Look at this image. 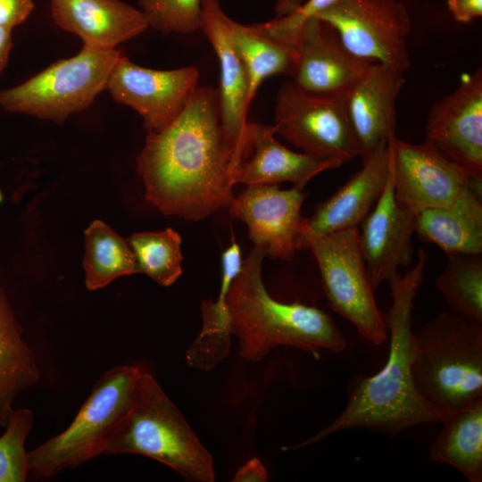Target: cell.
I'll use <instances>...</instances> for the list:
<instances>
[{
    "instance_id": "15",
    "label": "cell",
    "mask_w": 482,
    "mask_h": 482,
    "mask_svg": "<svg viewBox=\"0 0 482 482\" xmlns=\"http://www.w3.org/2000/svg\"><path fill=\"white\" fill-rule=\"evenodd\" d=\"M427 141L474 178L482 179V70L431 108Z\"/></svg>"
},
{
    "instance_id": "8",
    "label": "cell",
    "mask_w": 482,
    "mask_h": 482,
    "mask_svg": "<svg viewBox=\"0 0 482 482\" xmlns=\"http://www.w3.org/2000/svg\"><path fill=\"white\" fill-rule=\"evenodd\" d=\"M303 248L310 249L317 261L329 306L372 344L386 342L387 318L377 305L357 227L308 237Z\"/></svg>"
},
{
    "instance_id": "29",
    "label": "cell",
    "mask_w": 482,
    "mask_h": 482,
    "mask_svg": "<svg viewBox=\"0 0 482 482\" xmlns=\"http://www.w3.org/2000/svg\"><path fill=\"white\" fill-rule=\"evenodd\" d=\"M128 243L134 253L138 273L157 284L171 286L182 273L181 237L172 229L131 235Z\"/></svg>"
},
{
    "instance_id": "10",
    "label": "cell",
    "mask_w": 482,
    "mask_h": 482,
    "mask_svg": "<svg viewBox=\"0 0 482 482\" xmlns=\"http://www.w3.org/2000/svg\"><path fill=\"white\" fill-rule=\"evenodd\" d=\"M316 17L329 23L354 55L403 73L410 65L411 19L397 0H338Z\"/></svg>"
},
{
    "instance_id": "32",
    "label": "cell",
    "mask_w": 482,
    "mask_h": 482,
    "mask_svg": "<svg viewBox=\"0 0 482 482\" xmlns=\"http://www.w3.org/2000/svg\"><path fill=\"white\" fill-rule=\"evenodd\" d=\"M338 0H308L304 4H298L281 16L272 20L273 26L281 33L290 35L306 19L314 17L328 9Z\"/></svg>"
},
{
    "instance_id": "5",
    "label": "cell",
    "mask_w": 482,
    "mask_h": 482,
    "mask_svg": "<svg viewBox=\"0 0 482 482\" xmlns=\"http://www.w3.org/2000/svg\"><path fill=\"white\" fill-rule=\"evenodd\" d=\"M136 453L160 461L194 482H213L211 453L167 396L143 369L130 405L108 437L104 454Z\"/></svg>"
},
{
    "instance_id": "19",
    "label": "cell",
    "mask_w": 482,
    "mask_h": 482,
    "mask_svg": "<svg viewBox=\"0 0 482 482\" xmlns=\"http://www.w3.org/2000/svg\"><path fill=\"white\" fill-rule=\"evenodd\" d=\"M405 79L403 73L372 63L346 94L348 114L362 149V159L395 137V103Z\"/></svg>"
},
{
    "instance_id": "20",
    "label": "cell",
    "mask_w": 482,
    "mask_h": 482,
    "mask_svg": "<svg viewBox=\"0 0 482 482\" xmlns=\"http://www.w3.org/2000/svg\"><path fill=\"white\" fill-rule=\"evenodd\" d=\"M51 12L54 23L83 45L103 49L116 48L149 27L142 11L120 0H52Z\"/></svg>"
},
{
    "instance_id": "17",
    "label": "cell",
    "mask_w": 482,
    "mask_h": 482,
    "mask_svg": "<svg viewBox=\"0 0 482 482\" xmlns=\"http://www.w3.org/2000/svg\"><path fill=\"white\" fill-rule=\"evenodd\" d=\"M391 163V161H390ZM415 216L395 196L392 172L375 206L362 221L359 244L374 291L412 259Z\"/></svg>"
},
{
    "instance_id": "9",
    "label": "cell",
    "mask_w": 482,
    "mask_h": 482,
    "mask_svg": "<svg viewBox=\"0 0 482 482\" xmlns=\"http://www.w3.org/2000/svg\"><path fill=\"white\" fill-rule=\"evenodd\" d=\"M273 126L276 134L312 157L344 164L362 155L346 95L311 93L287 82L277 94Z\"/></svg>"
},
{
    "instance_id": "35",
    "label": "cell",
    "mask_w": 482,
    "mask_h": 482,
    "mask_svg": "<svg viewBox=\"0 0 482 482\" xmlns=\"http://www.w3.org/2000/svg\"><path fill=\"white\" fill-rule=\"evenodd\" d=\"M268 472L258 458H252L241 466L233 477L234 482H266Z\"/></svg>"
},
{
    "instance_id": "13",
    "label": "cell",
    "mask_w": 482,
    "mask_h": 482,
    "mask_svg": "<svg viewBox=\"0 0 482 482\" xmlns=\"http://www.w3.org/2000/svg\"><path fill=\"white\" fill-rule=\"evenodd\" d=\"M291 44L295 54L292 81L311 93L346 95L377 62L352 54L335 29L316 16L298 26Z\"/></svg>"
},
{
    "instance_id": "1",
    "label": "cell",
    "mask_w": 482,
    "mask_h": 482,
    "mask_svg": "<svg viewBox=\"0 0 482 482\" xmlns=\"http://www.w3.org/2000/svg\"><path fill=\"white\" fill-rule=\"evenodd\" d=\"M137 170L145 198L165 215L200 220L229 207L235 171L218 91L197 87L169 126L149 132Z\"/></svg>"
},
{
    "instance_id": "23",
    "label": "cell",
    "mask_w": 482,
    "mask_h": 482,
    "mask_svg": "<svg viewBox=\"0 0 482 482\" xmlns=\"http://www.w3.org/2000/svg\"><path fill=\"white\" fill-rule=\"evenodd\" d=\"M239 245L233 239L221 254V281L215 301L205 300L201 304L203 325L196 338L189 345L187 364L209 371L228 357L231 345L229 315L226 297L230 286L242 269Z\"/></svg>"
},
{
    "instance_id": "22",
    "label": "cell",
    "mask_w": 482,
    "mask_h": 482,
    "mask_svg": "<svg viewBox=\"0 0 482 482\" xmlns=\"http://www.w3.org/2000/svg\"><path fill=\"white\" fill-rule=\"evenodd\" d=\"M414 216L418 237L436 245L447 256L482 253L481 194L472 187L461 189L448 204Z\"/></svg>"
},
{
    "instance_id": "2",
    "label": "cell",
    "mask_w": 482,
    "mask_h": 482,
    "mask_svg": "<svg viewBox=\"0 0 482 482\" xmlns=\"http://www.w3.org/2000/svg\"><path fill=\"white\" fill-rule=\"evenodd\" d=\"M427 262V253L420 249L413 268L403 275L397 272L388 280L392 295L386 314L390 342L383 368L360 381L343 411L328 426L284 450L301 449L347 429L365 428L395 435L420 424L443 422L450 415L419 394L411 375V312Z\"/></svg>"
},
{
    "instance_id": "12",
    "label": "cell",
    "mask_w": 482,
    "mask_h": 482,
    "mask_svg": "<svg viewBox=\"0 0 482 482\" xmlns=\"http://www.w3.org/2000/svg\"><path fill=\"white\" fill-rule=\"evenodd\" d=\"M198 80L195 67L152 70L137 65L122 54L110 74L106 89L116 102L142 116L149 133L165 129L179 116Z\"/></svg>"
},
{
    "instance_id": "24",
    "label": "cell",
    "mask_w": 482,
    "mask_h": 482,
    "mask_svg": "<svg viewBox=\"0 0 482 482\" xmlns=\"http://www.w3.org/2000/svg\"><path fill=\"white\" fill-rule=\"evenodd\" d=\"M5 293L0 285V427L5 428L13 411L15 397L39 379L31 349L21 338Z\"/></svg>"
},
{
    "instance_id": "21",
    "label": "cell",
    "mask_w": 482,
    "mask_h": 482,
    "mask_svg": "<svg viewBox=\"0 0 482 482\" xmlns=\"http://www.w3.org/2000/svg\"><path fill=\"white\" fill-rule=\"evenodd\" d=\"M247 134L253 157L241 165L235 176V184L251 186L290 181L303 189L317 174L342 165L287 148L275 138L273 125L247 122Z\"/></svg>"
},
{
    "instance_id": "16",
    "label": "cell",
    "mask_w": 482,
    "mask_h": 482,
    "mask_svg": "<svg viewBox=\"0 0 482 482\" xmlns=\"http://www.w3.org/2000/svg\"><path fill=\"white\" fill-rule=\"evenodd\" d=\"M305 196L296 186L280 189L277 184L251 185L234 197L229 209L246 224L250 239L266 256L290 261L297 250Z\"/></svg>"
},
{
    "instance_id": "25",
    "label": "cell",
    "mask_w": 482,
    "mask_h": 482,
    "mask_svg": "<svg viewBox=\"0 0 482 482\" xmlns=\"http://www.w3.org/2000/svg\"><path fill=\"white\" fill-rule=\"evenodd\" d=\"M430 448L438 463L458 470L470 482L482 481V399L450 414Z\"/></svg>"
},
{
    "instance_id": "36",
    "label": "cell",
    "mask_w": 482,
    "mask_h": 482,
    "mask_svg": "<svg viewBox=\"0 0 482 482\" xmlns=\"http://www.w3.org/2000/svg\"><path fill=\"white\" fill-rule=\"evenodd\" d=\"M12 46V29L0 27V74L7 64Z\"/></svg>"
},
{
    "instance_id": "27",
    "label": "cell",
    "mask_w": 482,
    "mask_h": 482,
    "mask_svg": "<svg viewBox=\"0 0 482 482\" xmlns=\"http://www.w3.org/2000/svg\"><path fill=\"white\" fill-rule=\"evenodd\" d=\"M83 267L86 287L91 291L121 276L138 273L128 240L99 220H94L85 230Z\"/></svg>"
},
{
    "instance_id": "14",
    "label": "cell",
    "mask_w": 482,
    "mask_h": 482,
    "mask_svg": "<svg viewBox=\"0 0 482 482\" xmlns=\"http://www.w3.org/2000/svg\"><path fill=\"white\" fill-rule=\"evenodd\" d=\"M202 29L220 62L219 108L225 142L231 154L235 176L252 155L246 114L249 79L245 66L233 46L227 27L228 16L219 0H202ZM235 181V178H234Z\"/></svg>"
},
{
    "instance_id": "30",
    "label": "cell",
    "mask_w": 482,
    "mask_h": 482,
    "mask_svg": "<svg viewBox=\"0 0 482 482\" xmlns=\"http://www.w3.org/2000/svg\"><path fill=\"white\" fill-rule=\"evenodd\" d=\"M33 425L29 409H14L0 436V482H22L28 478L25 440Z\"/></svg>"
},
{
    "instance_id": "7",
    "label": "cell",
    "mask_w": 482,
    "mask_h": 482,
    "mask_svg": "<svg viewBox=\"0 0 482 482\" xmlns=\"http://www.w3.org/2000/svg\"><path fill=\"white\" fill-rule=\"evenodd\" d=\"M121 55L117 48L83 45L76 55L53 62L17 87L0 90V105L62 124L71 114L88 108L106 89Z\"/></svg>"
},
{
    "instance_id": "3",
    "label": "cell",
    "mask_w": 482,
    "mask_h": 482,
    "mask_svg": "<svg viewBox=\"0 0 482 482\" xmlns=\"http://www.w3.org/2000/svg\"><path fill=\"white\" fill-rule=\"evenodd\" d=\"M265 256V250L254 245L226 297L230 332L238 339L239 355L258 362L279 345L316 356L320 350L343 352L345 338L329 314L315 306L282 303L270 296L262 278Z\"/></svg>"
},
{
    "instance_id": "28",
    "label": "cell",
    "mask_w": 482,
    "mask_h": 482,
    "mask_svg": "<svg viewBox=\"0 0 482 482\" xmlns=\"http://www.w3.org/2000/svg\"><path fill=\"white\" fill-rule=\"evenodd\" d=\"M436 278V287L453 312L482 324L481 254H453Z\"/></svg>"
},
{
    "instance_id": "33",
    "label": "cell",
    "mask_w": 482,
    "mask_h": 482,
    "mask_svg": "<svg viewBox=\"0 0 482 482\" xmlns=\"http://www.w3.org/2000/svg\"><path fill=\"white\" fill-rule=\"evenodd\" d=\"M33 9L32 0H0V27L12 29L22 23Z\"/></svg>"
},
{
    "instance_id": "4",
    "label": "cell",
    "mask_w": 482,
    "mask_h": 482,
    "mask_svg": "<svg viewBox=\"0 0 482 482\" xmlns=\"http://www.w3.org/2000/svg\"><path fill=\"white\" fill-rule=\"evenodd\" d=\"M411 375L419 394L452 414L482 399V324L443 312L411 339Z\"/></svg>"
},
{
    "instance_id": "6",
    "label": "cell",
    "mask_w": 482,
    "mask_h": 482,
    "mask_svg": "<svg viewBox=\"0 0 482 482\" xmlns=\"http://www.w3.org/2000/svg\"><path fill=\"white\" fill-rule=\"evenodd\" d=\"M120 365L107 370L95 384L71 425L26 453L28 477L47 479L104 454L106 441L127 412L143 370Z\"/></svg>"
},
{
    "instance_id": "18",
    "label": "cell",
    "mask_w": 482,
    "mask_h": 482,
    "mask_svg": "<svg viewBox=\"0 0 482 482\" xmlns=\"http://www.w3.org/2000/svg\"><path fill=\"white\" fill-rule=\"evenodd\" d=\"M390 170V146L385 142L362 159V169L310 218H303L297 249L308 237L357 227L381 196Z\"/></svg>"
},
{
    "instance_id": "11",
    "label": "cell",
    "mask_w": 482,
    "mask_h": 482,
    "mask_svg": "<svg viewBox=\"0 0 482 482\" xmlns=\"http://www.w3.org/2000/svg\"><path fill=\"white\" fill-rule=\"evenodd\" d=\"M391 172L397 203L414 215L451 203L461 189L481 194V179L441 154L433 145L389 141Z\"/></svg>"
},
{
    "instance_id": "26",
    "label": "cell",
    "mask_w": 482,
    "mask_h": 482,
    "mask_svg": "<svg viewBox=\"0 0 482 482\" xmlns=\"http://www.w3.org/2000/svg\"><path fill=\"white\" fill-rule=\"evenodd\" d=\"M227 27L247 71L250 102L268 77L279 74L292 77L295 64L292 46L274 37L261 23L246 26L228 17Z\"/></svg>"
},
{
    "instance_id": "31",
    "label": "cell",
    "mask_w": 482,
    "mask_h": 482,
    "mask_svg": "<svg viewBox=\"0 0 482 482\" xmlns=\"http://www.w3.org/2000/svg\"><path fill=\"white\" fill-rule=\"evenodd\" d=\"M149 27L188 34L202 29V0H137Z\"/></svg>"
},
{
    "instance_id": "34",
    "label": "cell",
    "mask_w": 482,
    "mask_h": 482,
    "mask_svg": "<svg viewBox=\"0 0 482 482\" xmlns=\"http://www.w3.org/2000/svg\"><path fill=\"white\" fill-rule=\"evenodd\" d=\"M446 4L458 22L470 23L482 16V0H447Z\"/></svg>"
},
{
    "instance_id": "37",
    "label": "cell",
    "mask_w": 482,
    "mask_h": 482,
    "mask_svg": "<svg viewBox=\"0 0 482 482\" xmlns=\"http://www.w3.org/2000/svg\"><path fill=\"white\" fill-rule=\"evenodd\" d=\"M2 199H3V195H2V193H1V190H0V203H1Z\"/></svg>"
}]
</instances>
